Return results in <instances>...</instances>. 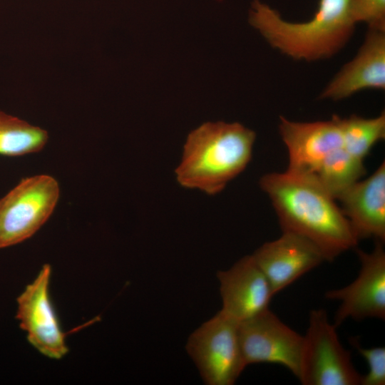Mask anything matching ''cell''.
I'll return each instance as SVG.
<instances>
[{"mask_svg":"<svg viewBox=\"0 0 385 385\" xmlns=\"http://www.w3.org/2000/svg\"><path fill=\"white\" fill-rule=\"evenodd\" d=\"M353 22L365 23L369 29L385 31V0H349Z\"/></svg>","mask_w":385,"mask_h":385,"instance_id":"obj_18","label":"cell"},{"mask_svg":"<svg viewBox=\"0 0 385 385\" xmlns=\"http://www.w3.org/2000/svg\"><path fill=\"white\" fill-rule=\"evenodd\" d=\"M385 88V31L369 29L355 57L345 64L320 94L339 101L365 89Z\"/></svg>","mask_w":385,"mask_h":385,"instance_id":"obj_13","label":"cell"},{"mask_svg":"<svg viewBox=\"0 0 385 385\" xmlns=\"http://www.w3.org/2000/svg\"><path fill=\"white\" fill-rule=\"evenodd\" d=\"M252 256L268 279L274 295L326 261L314 242L291 232H282L279 238L264 243Z\"/></svg>","mask_w":385,"mask_h":385,"instance_id":"obj_10","label":"cell"},{"mask_svg":"<svg viewBox=\"0 0 385 385\" xmlns=\"http://www.w3.org/2000/svg\"><path fill=\"white\" fill-rule=\"evenodd\" d=\"M239 323L219 311L189 337L186 350L207 385H232L246 365Z\"/></svg>","mask_w":385,"mask_h":385,"instance_id":"obj_5","label":"cell"},{"mask_svg":"<svg viewBox=\"0 0 385 385\" xmlns=\"http://www.w3.org/2000/svg\"><path fill=\"white\" fill-rule=\"evenodd\" d=\"M59 195L54 178L38 175L21 180L0 199V248L33 236L53 213Z\"/></svg>","mask_w":385,"mask_h":385,"instance_id":"obj_6","label":"cell"},{"mask_svg":"<svg viewBox=\"0 0 385 385\" xmlns=\"http://www.w3.org/2000/svg\"><path fill=\"white\" fill-rule=\"evenodd\" d=\"M348 6L349 0H319L311 19L295 23L255 0L249 20L273 48L294 60L314 61L331 58L348 43L356 25Z\"/></svg>","mask_w":385,"mask_h":385,"instance_id":"obj_2","label":"cell"},{"mask_svg":"<svg viewBox=\"0 0 385 385\" xmlns=\"http://www.w3.org/2000/svg\"><path fill=\"white\" fill-rule=\"evenodd\" d=\"M321 185L337 200L366 174L364 160L343 147L330 153L314 173Z\"/></svg>","mask_w":385,"mask_h":385,"instance_id":"obj_15","label":"cell"},{"mask_svg":"<svg viewBox=\"0 0 385 385\" xmlns=\"http://www.w3.org/2000/svg\"><path fill=\"white\" fill-rule=\"evenodd\" d=\"M255 133L239 123L207 122L193 130L175 169L178 183L207 195L220 192L252 158Z\"/></svg>","mask_w":385,"mask_h":385,"instance_id":"obj_3","label":"cell"},{"mask_svg":"<svg viewBox=\"0 0 385 385\" xmlns=\"http://www.w3.org/2000/svg\"><path fill=\"white\" fill-rule=\"evenodd\" d=\"M51 274L50 265L45 264L17 297L16 318L36 349L48 358L60 359L68 353V347L66 334L61 329L49 295Z\"/></svg>","mask_w":385,"mask_h":385,"instance_id":"obj_9","label":"cell"},{"mask_svg":"<svg viewBox=\"0 0 385 385\" xmlns=\"http://www.w3.org/2000/svg\"><path fill=\"white\" fill-rule=\"evenodd\" d=\"M350 342L366 360L369 366L368 372L362 375L361 385H384L385 348L384 346L364 348L359 340L354 337L350 339Z\"/></svg>","mask_w":385,"mask_h":385,"instance_id":"obj_19","label":"cell"},{"mask_svg":"<svg viewBox=\"0 0 385 385\" xmlns=\"http://www.w3.org/2000/svg\"><path fill=\"white\" fill-rule=\"evenodd\" d=\"M46 130L0 111V155L19 156L41 150Z\"/></svg>","mask_w":385,"mask_h":385,"instance_id":"obj_16","label":"cell"},{"mask_svg":"<svg viewBox=\"0 0 385 385\" xmlns=\"http://www.w3.org/2000/svg\"><path fill=\"white\" fill-rule=\"evenodd\" d=\"M280 137L289 155L288 170L314 173L322 161L334 150L343 147L338 115L330 120L298 122L281 116Z\"/></svg>","mask_w":385,"mask_h":385,"instance_id":"obj_12","label":"cell"},{"mask_svg":"<svg viewBox=\"0 0 385 385\" xmlns=\"http://www.w3.org/2000/svg\"><path fill=\"white\" fill-rule=\"evenodd\" d=\"M342 211L358 240H385V163L371 175L359 180L338 198Z\"/></svg>","mask_w":385,"mask_h":385,"instance_id":"obj_14","label":"cell"},{"mask_svg":"<svg viewBox=\"0 0 385 385\" xmlns=\"http://www.w3.org/2000/svg\"><path fill=\"white\" fill-rule=\"evenodd\" d=\"M238 335L246 366L255 363L278 364L298 379L303 336L269 308L239 323Z\"/></svg>","mask_w":385,"mask_h":385,"instance_id":"obj_7","label":"cell"},{"mask_svg":"<svg viewBox=\"0 0 385 385\" xmlns=\"http://www.w3.org/2000/svg\"><path fill=\"white\" fill-rule=\"evenodd\" d=\"M222 301L220 310L237 323L269 308L274 296L270 284L252 255L217 273Z\"/></svg>","mask_w":385,"mask_h":385,"instance_id":"obj_11","label":"cell"},{"mask_svg":"<svg viewBox=\"0 0 385 385\" xmlns=\"http://www.w3.org/2000/svg\"><path fill=\"white\" fill-rule=\"evenodd\" d=\"M361 267L349 284L326 292L324 297L340 301L334 317L337 327L346 319H385V252L383 242L376 241L371 252L356 249Z\"/></svg>","mask_w":385,"mask_h":385,"instance_id":"obj_8","label":"cell"},{"mask_svg":"<svg viewBox=\"0 0 385 385\" xmlns=\"http://www.w3.org/2000/svg\"><path fill=\"white\" fill-rule=\"evenodd\" d=\"M336 329L324 309L309 312L298 377L303 385H361L362 375L354 368Z\"/></svg>","mask_w":385,"mask_h":385,"instance_id":"obj_4","label":"cell"},{"mask_svg":"<svg viewBox=\"0 0 385 385\" xmlns=\"http://www.w3.org/2000/svg\"><path fill=\"white\" fill-rule=\"evenodd\" d=\"M260 185L272 202L282 231L311 240L326 261L332 262L357 246L349 220L314 173H270L262 176Z\"/></svg>","mask_w":385,"mask_h":385,"instance_id":"obj_1","label":"cell"},{"mask_svg":"<svg viewBox=\"0 0 385 385\" xmlns=\"http://www.w3.org/2000/svg\"><path fill=\"white\" fill-rule=\"evenodd\" d=\"M343 148L351 155L364 160L372 147L385 138V113L374 118L351 115L338 116Z\"/></svg>","mask_w":385,"mask_h":385,"instance_id":"obj_17","label":"cell"}]
</instances>
